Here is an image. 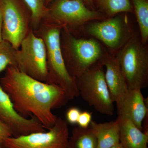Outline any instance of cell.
<instances>
[{
  "instance_id": "6da1fadb",
  "label": "cell",
  "mask_w": 148,
  "mask_h": 148,
  "mask_svg": "<svg viewBox=\"0 0 148 148\" xmlns=\"http://www.w3.org/2000/svg\"><path fill=\"white\" fill-rule=\"evenodd\" d=\"M0 78V85L8 95L14 108L21 116H34L45 129L53 126L58 117L53 109L65 106L69 100L62 88L35 79L9 66Z\"/></svg>"
},
{
  "instance_id": "7a4b0ae2",
  "label": "cell",
  "mask_w": 148,
  "mask_h": 148,
  "mask_svg": "<svg viewBox=\"0 0 148 148\" xmlns=\"http://www.w3.org/2000/svg\"><path fill=\"white\" fill-rule=\"evenodd\" d=\"M65 26L44 19L38 28L34 30L45 44L48 72L47 83L59 86L69 101L79 96L75 79L69 74L64 61L61 45L62 29Z\"/></svg>"
},
{
  "instance_id": "3957f363",
  "label": "cell",
  "mask_w": 148,
  "mask_h": 148,
  "mask_svg": "<svg viewBox=\"0 0 148 148\" xmlns=\"http://www.w3.org/2000/svg\"><path fill=\"white\" fill-rule=\"evenodd\" d=\"M61 45L66 68L74 79L99 62L106 53L97 40L77 38L67 26L61 31Z\"/></svg>"
},
{
  "instance_id": "277c9868",
  "label": "cell",
  "mask_w": 148,
  "mask_h": 148,
  "mask_svg": "<svg viewBox=\"0 0 148 148\" xmlns=\"http://www.w3.org/2000/svg\"><path fill=\"white\" fill-rule=\"evenodd\" d=\"M116 57L128 89L142 90L148 86V51L147 45L132 35L117 51Z\"/></svg>"
},
{
  "instance_id": "5b68a950",
  "label": "cell",
  "mask_w": 148,
  "mask_h": 148,
  "mask_svg": "<svg viewBox=\"0 0 148 148\" xmlns=\"http://www.w3.org/2000/svg\"><path fill=\"white\" fill-rule=\"evenodd\" d=\"M104 67L100 61L75 79L79 95L98 112L112 116L114 111L105 77Z\"/></svg>"
},
{
  "instance_id": "8992f818",
  "label": "cell",
  "mask_w": 148,
  "mask_h": 148,
  "mask_svg": "<svg viewBox=\"0 0 148 148\" xmlns=\"http://www.w3.org/2000/svg\"><path fill=\"white\" fill-rule=\"evenodd\" d=\"M16 68L35 79L47 82L48 72L45 44L32 29L16 51Z\"/></svg>"
},
{
  "instance_id": "52a82bcc",
  "label": "cell",
  "mask_w": 148,
  "mask_h": 148,
  "mask_svg": "<svg viewBox=\"0 0 148 148\" xmlns=\"http://www.w3.org/2000/svg\"><path fill=\"white\" fill-rule=\"evenodd\" d=\"M0 4L3 40L8 42L15 49H19L32 29V13L23 0H0Z\"/></svg>"
},
{
  "instance_id": "ba28073f",
  "label": "cell",
  "mask_w": 148,
  "mask_h": 148,
  "mask_svg": "<svg viewBox=\"0 0 148 148\" xmlns=\"http://www.w3.org/2000/svg\"><path fill=\"white\" fill-rule=\"evenodd\" d=\"M49 5L46 19L69 28L108 18L101 12L88 8L83 0H53Z\"/></svg>"
},
{
  "instance_id": "9c48e42d",
  "label": "cell",
  "mask_w": 148,
  "mask_h": 148,
  "mask_svg": "<svg viewBox=\"0 0 148 148\" xmlns=\"http://www.w3.org/2000/svg\"><path fill=\"white\" fill-rule=\"evenodd\" d=\"M68 123L58 117L48 131L10 137L5 141L3 148H67L69 137Z\"/></svg>"
},
{
  "instance_id": "30bf717a",
  "label": "cell",
  "mask_w": 148,
  "mask_h": 148,
  "mask_svg": "<svg viewBox=\"0 0 148 148\" xmlns=\"http://www.w3.org/2000/svg\"><path fill=\"white\" fill-rule=\"evenodd\" d=\"M89 23L86 27V33L113 52L118 51L133 35L126 16H114Z\"/></svg>"
},
{
  "instance_id": "8fae6325",
  "label": "cell",
  "mask_w": 148,
  "mask_h": 148,
  "mask_svg": "<svg viewBox=\"0 0 148 148\" xmlns=\"http://www.w3.org/2000/svg\"><path fill=\"white\" fill-rule=\"evenodd\" d=\"M0 120L9 127L14 137L46 131L45 127L35 117L27 119L18 113L1 85Z\"/></svg>"
},
{
  "instance_id": "7c38bea8",
  "label": "cell",
  "mask_w": 148,
  "mask_h": 148,
  "mask_svg": "<svg viewBox=\"0 0 148 148\" xmlns=\"http://www.w3.org/2000/svg\"><path fill=\"white\" fill-rule=\"evenodd\" d=\"M115 103L118 116L128 119L143 131V121L148 116V101L143 96L141 89H128Z\"/></svg>"
},
{
  "instance_id": "4fadbf2b",
  "label": "cell",
  "mask_w": 148,
  "mask_h": 148,
  "mask_svg": "<svg viewBox=\"0 0 148 148\" xmlns=\"http://www.w3.org/2000/svg\"><path fill=\"white\" fill-rule=\"evenodd\" d=\"M106 68L105 77L111 98L115 103L128 90L119 64L113 53L106 52L100 60Z\"/></svg>"
},
{
  "instance_id": "5bb4252c",
  "label": "cell",
  "mask_w": 148,
  "mask_h": 148,
  "mask_svg": "<svg viewBox=\"0 0 148 148\" xmlns=\"http://www.w3.org/2000/svg\"><path fill=\"white\" fill-rule=\"evenodd\" d=\"M120 121V142L123 148H148V133L136 127L131 121L118 116Z\"/></svg>"
},
{
  "instance_id": "9a60e30c",
  "label": "cell",
  "mask_w": 148,
  "mask_h": 148,
  "mask_svg": "<svg viewBox=\"0 0 148 148\" xmlns=\"http://www.w3.org/2000/svg\"><path fill=\"white\" fill-rule=\"evenodd\" d=\"M90 127L97 140L98 148H110L120 142V121L115 120L103 123L92 121Z\"/></svg>"
},
{
  "instance_id": "2e32d148",
  "label": "cell",
  "mask_w": 148,
  "mask_h": 148,
  "mask_svg": "<svg viewBox=\"0 0 148 148\" xmlns=\"http://www.w3.org/2000/svg\"><path fill=\"white\" fill-rule=\"evenodd\" d=\"M67 148H98L97 139L90 126L75 127L69 136Z\"/></svg>"
},
{
  "instance_id": "e0dca14e",
  "label": "cell",
  "mask_w": 148,
  "mask_h": 148,
  "mask_svg": "<svg viewBox=\"0 0 148 148\" xmlns=\"http://www.w3.org/2000/svg\"><path fill=\"white\" fill-rule=\"evenodd\" d=\"M140 29V40L144 45L148 40V1L131 0Z\"/></svg>"
},
{
  "instance_id": "ac0fdd59",
  "label": "cell",
  "mask_w": 148,
  "mask_h": 148,
  "mask_svg": "<svg viewBox=\"0 0 148 148\" xmlns=\"http://www.w3.org/2000/svg\"><path fill=\"white\" fill-rule=\"evenodd\" d=\"M98 5L107 17H112L122 12H132L130 0H97Z\"/></svg>"
},
{
  "instance_id": "d6986e66",
  "label": "cell",
  "mask_w": 148,
  "mask_h": 148,
  "mask_svg": "<svg viewBox=\"0 0 148 148\" xmlns=\"http://www.w3.org/2000/svg\"><path fill=\"white\" fill-rule=\"evenodd\" d=\"M32 13L31 28L36 30L42 21L48 16V9L46 0H23Z\"/></svg>"
},
{
  "instance_id": "ffe728a7",
  "label": "cell",
  "mask_w": 148,
  "mask_h": 148,
  "mask_svg": "<svg viewBox=\"0 0 148 148\" xmlns=\"http://www.w3.org/2000/svg\"><path fill=\"white\" fill-rule=\"evenodd\" d=\"M17 50L8 42L3 40L0 42V73L9 66L16 67Z\"/></svg>"
},
{
  "instance_id": "44dd1931",
  "label": "cell",
  "mask_w": 148,
  "mask_h": 148,
  "mask_svg": "<svg viewBox=\"0 0 148 148\" xmlns=\"http://www.w3.org/2000/svg\"><path fill=\"white\" fill-rule=\"evenodd\" d=\"M12 137L13 135L10 128L0 120V148H3L6 139Z\"/></svg>"
},
{
  "instance_id": "7402d4cb",
  "label": "cell",
  "mask_w": 148,
  "mask_h": 148,
  "mask_svg": "<svg viewBox=\"0 0 148 148\" xmlns=\"http://www.w3.org/2000/svg\"><path fill=\"white\" fill-rule=\"evenodd\" d=\"M81 112V111L78 108L76 107L70 108L66 112V121L71 124H77Z\"/></svg>"
},
{
  "instance_id": "603a6c76",
  "label": "cell",
  "mask_w": 148,
  "mask_h": 148,
  "mask_svg": "<svg viewBox=\"0 0 148 148\" xmlns=\"http://www.w3.org/2000/svg\"><path fill=\"white\" fill-rule=\"evenodd\" d=\"M92 113L88 111L81 112L77 124L79 127L82 128H87L89 127L92 121Z\"/></svg>"
},
{
  "instance_id": "cb8c5ba5",
  "label": "cell",
  "mask_w": 148,
  "mask_h": 148,
  "mask_svg": "<svg viewBox=\"0 0 148 148\" xmlns=\"http://www.w3.org/2000/svg\"><path fill=\"white\" fill-rule=\"evenodd\" d=\"M3 17L1 7L0 4V42L3 40L2 32Z\"/></svg>"
},
{
  "instance_id": "d4e9b609",
  "label": "cell",
  "mask_w": 148,
  "mask_h": 148,
  "mask_svg": "<svg viewBox=\"0 0 148 148\" xmlns=\"http://www.w3.org/2000/svg\"><path fill=\"white\" fill-rule=\"evenodd\" d=\"M83 1L84 2L85 4L87 5L90 8H91V10H94L95 5L94 4V0H83Z\"/></svg>"
},
{
  "instance_id": "484cf974",
  "label": "cell",
  "mask_w": 148,
  "mask_h": 148,
  "mask_svg": "<svg viewBox=\"0 0 148 148\" xmlns=\"http://www.w3.org/2000/svg\"><path fill=\"white\" fill-rule=\"evenodd\" d=\"M110 148H123L122 145L120 142L115 144L113 146H112Z\"/></svg>"
},
{
  "instance_id": "4316f807",
  "label": "cell",
  "mask_w": 148,
  "mask_h": 148,
  "mask_svg": "<svg viewBox=\"0 0 148 148\" xmlns=\"http://www.w3.org/2000/svg\"><path fill=\"white\" fill-rule=\"evenodd\" d=\"M53 1V0H46V4L47 6H48V5H49V4L52 2Z\"/></svg>"
}]
</instances>
